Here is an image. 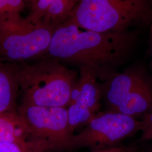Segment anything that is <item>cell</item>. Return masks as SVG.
Here are the masks:
<instances>
[{
    "label": "cell",
    "mask_w": 152,
    "mask_h": 152,
    "mask_svg": "<svg viewBox=\"0 0 152 152\" xmlns=\"http://www.w3.org/2000/svg\"><path fill=\"white\" fill-rule=\"evenodd\" d=\"M122 152H151V148L145 149L137 143H133L125 145V149Z\"/></svg>",
    "instance_id": "ac0fdd59"
},
{
    "label": "cell",
    "mask_w": 152,
    "mask_h": 152,
    "mask_svg": "<svg viewBox=\"0 0 152 152\" xmlns=\"http://www.w3.org/2000/svg\"><path fill=\"white\" fill-rule=\"evenodd\" d=\"M55 28L12 14L0 23L1 61L19 63L45 55Z\"/></svg>",
    "instance_id": "277c9868"
},
{
    "label": "cell",
    "mask_w": 152,
    "mask_h": 152,
    "mask_svg": "<svg viewBox=\"0 0 152 152\" xmlns=\"http://www.w3.org/2000/svg\"><path fill=\"white\" fill-rule=\"evenodd\" d=\"M53 0H37L31 7V10L27 16L28 20L36 23L41 22L44 14Z\"/></svg>",
    "instance_id": "5bb4252c"
},
{
    "label": "cell",
    "mask_w": 152,
    "mask_h": 152,
    "mask_svg": "<svg viewBox=\"0 0 152 152\" xmlns=\"http://www.w3.org/2000/svg\"><path fill=\"white\" fill-rule=\"evenodd\" d=\"M149 79L145 69L132 65L122 72H114L101 83L102 102L106 110L114 111L131 90Z\"/></svg>",
    "instance_id": "52a82bcc"
},
{
    "label": "cell",
    "mask_w": 152,
    "mask_h": 152,
    "mask_svg": "<svg viewBox=\"0 0 152 152\" xmlns=\"http://www.w3.org/2000/svg\"><path fill=\"white\" fill-rule=\"evenodd\" d=\"M66 21L99 32H123L135 25L149 26L152 0H81Z\"/></svg>",
    "instance_id": "3957f363"
},
{
    "label": "cell",
    "mask_w": 152,
    "mask_h": 152,
    "mask_svg": "<svg viewBox=\"0 0 152 152\" xmlns=\"http://www.w3.org/2000/svg\"><path fill=\"white\" fill-rule=\"evenodd\" d=\"M69 129L72 134L82 126H86L96 115L91 110L78 104H71L66 108Z\"/></svg>",
    "instance_id": "4fadbf2b"
},
{
    "label": "cell",
    "mask_w": 152,
    "mask_h": 152,
    "mask_svg": "<svg viewBox=\"0 0 152 152\" xmlns=\"http://www.w3.org/2000/svg\"><path fill=\"white\" fill-rule=\"evenodd\" d=\"M91 69L80 68L78 81L71 95L69 105L77 103L85 107L95 114L99 113L102 102L101 83Z\"/></svg>",
    "instance_id": "ba28073f"
},
{
    "label": "cell",
    "mask_w": 152,
    "mask_h": 152,
    "mask_svg": "<svg viewBox=\"0 0 152 152\" xmlns=\"http://www.w3.org/2000/svg\"><path fill=\"white\" fill-rule=\"evenodd\" d=\"M18 64L0 60V113L18 108Z\"/></svg>",
    "instance_id": "9c48e42d"
},
{
    "label": "cell",
    "mask_w": 152,
    "mask_h": 152,
    "mask_svg": "<svg viewBox=\"0 0 152 152\" xmlns=\"http://www.w3.org/2000/svg\"><path fill=\"white\" fill-rule=\"evenodd\" d=\"M11 11L20 14L26 5V0H4Z\"/></svg>",
    "instance_id": "2e32d148"
},
{
    "label": "cell",
    "mask_w": 152,
    "mask_h": 152,
    "mask_svg": "<svg viewBox=\"0 0 152 152\" xmlns=\"http://www.w3.org/2000/svg\"><path fill=\"white\" fill-rule=\"evenodd\" d=\"M18 112L27 122L31 139L51 141L64 152L72 151V137L69 129L66 108L41 107L21 104Z\"/></svg>",
    "instance_id": "8992f818"
},
{
    "label": "cell",
    "mask_w": 152,
    "mask_h": 152,
    "mask_svg": "<svg viewBox=\"0 0 152 152\" xmlns=\"http://www.w3.org/2000/svg\"><path fill=\"white\" fill-rule=\"evenodd\" d=\"M37 0H26V5L29 6L30 8L36 2Z\"/></svg>",
    "instance_id": "ffe728a7"
},
{
    "label": "cell",
    "mask_w": 152,
    "mask_h": 152,
    "mask_svg": "<svg viewBox=\"0 0 152 152\" xmlns=\"http://www.w3.org/2000/svg\"><path fill=\"white\" fill-rule=\"evenodd\" d=\"M13 14L18 13L11 11L4 0H0V23L5 20Z\"/></svg>",
    "instance_id": "e0dca14e"
},
{
    "label": "cell",
    "mask_w": 152,
    "mask_h": 152,
    "mask_svg": "<svg viewBox=\"0 0 152 152\" xmlns=\"http://www.w3.org/2000/svg\"><path fill=\"white\" fill-rule=\"evenodd\" d=\"M79 75L60 61L46 58L19 63L18 79L22 104L67 108Z\"/></svg>",
    "instance_id": "7a4b0ae2"
},
{
    "label": "cell",
    "mask_w": 152,
    "mask_h": 152,
    "mask_svg": "<svg viewBox=\"0 0 152 152\" xmlns=\"http://www.w3.org/2000/svg\"><path fill=\"white\" fill-rule=\"evenodd\" d=\"M96 152H118V150H117V148H112V149L106 150V151H104Z\"/></svg>",
    "instance_id": "44dd1931"
},
{
    "label": "cell",
    "mask_w": 152,
    "mask_h": 152,
    "mask_svg": "<svg viewBox=\"0 0 152 152\" xmlns=\"http://www.w3.org/2000/svg\"><path fill=\"white\" fill-rule=\"evenodd\" d=\"M151 152H152V147L151 148Z\"/></svg>",
    "instance_id": "7402d4cb"
},
{
    "label": "cell",
    "mask_w": 152,
    "mask_h": 152,
    "mask_svg": "<svg viewBox=\"0 0 152 152\" xmlns=\"http://www.w3.org/2000/svg\"><path fill=\"white\" fill-rule=\"evenodd\" d=\"M133 31L99 32L68 21L55 28L46 58L86 67L103 82L125 64L137 41Z\"/></svg>",
    "instance_id": "6da1fadb"
},
{
    "label": "cell",
    "mask_w": 152,
    "mask_h": 152,
    "mask_svg": "<svg viewBox=\"0 0 152 152\" xmlns=\"http://www.w3.org/2000/svg\"><path fill=\"white\" fill-rule=\"evenodd\" d=\"M81 0H53L41 22L56 27L65 22Z\"/></svg>",
    "instance_id": "7c38bea8"
},
{
    "label": "cell",
    "mask_w": 152,
    "mask_h": 152,
    "mask_svg": "<svg viewBox=\"0 0 152 152\" xmlns=\"http://www.w3.org/2000/svg\"><path fill=\"white\" fill-rule=\"evenodd\" d=\"M142 120L119 112H99L80 132L72 137V151L87 148L100 152L115 147L126 139L141 132Z\"/></svg>",
    "instance_id": "5b68a950"
},
{
    "label": "cell",
    "mask_w": 152,
    "mask_h": 152,
    "mask_svg": "<svg viewBox=\"0 0 152 152\" xmlns=\"http://www.w3.org/2000/svg\"><path fill=\"white\" fill-rule=\"evenodd\" d=\"M150 29V33H149V42H150V50H151V54L152 58V21L150 25L149 26Z\"/></svg>",
    "instance_id": "d6986e66"
},
{
    "label": "cell",
    "mask_w": 152,
    "mask_h": 152,
    "mask_svg": "<svg viewBox=\"0 0 152 152\" xmlns=\"http://www.w3.org/2000/svg\"><path fill=\"white\" fill-rule=\"evenodd\" d=\"M141 141H152V112L143 115Z\"/></svg>",
    "instance_id": "9a60e30c"
},
{
    "label": "cell",
    "mask_w": 152,
    "mask_h": 152,
    "mask_svg": "<svg viewBox=\"0 0 152 152\" xmlns=\"http://www.w3.org/2000/svg\"><path fill=\"white\" fill-rule=\"evenodd\" d=\"M0 152H65L51 141L30 139L19 142H0Z\"/></svg>",
    "instance_id": "8fae6325"
},
{
    "label": "cell",
    "mask_w": 152,
    "mask_h": 152,
    "mask_svg": "<svg viewBox=\"0 0 152 152\" xmlns=\"http://www.w3.org/2000/svg\"><path fill=\"white\" fill-rule=\"evenodd\" d=\"M30 139L27 124L17 109L0 113V142H19Z\"/></svg>",
    "instance_id": "30bf717a"
}]
</instances>
